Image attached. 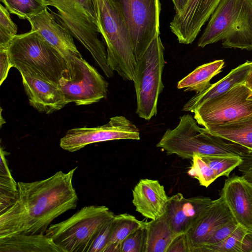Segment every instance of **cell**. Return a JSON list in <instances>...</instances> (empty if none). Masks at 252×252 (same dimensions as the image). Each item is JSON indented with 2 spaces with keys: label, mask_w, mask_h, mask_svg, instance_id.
I'll list each match as a JSON object with an SVG mask.
<instances>
[{
  "label": "cell",
  "mask_w": 252,
  "mask_h": 252,
  "mask_svg": "<svg viewBox=\"0 0 252 252\" xmlns=\"http://www.w3.org/2000/svg\"><path fill=\"white\" fill-rule=\"evenodd\" d=\"M221 0H188L181 12L175 13L169 25L178 42L191 43Z\"/></svg>",
  "instance_id": "13"
},
{
  "label": "cell",
  "mask_w": 252,
  "mask_h": 252,
  "mask_svg": "<svg viewBox=\"0 0 252 252\" xmlns=\"http://www.w3.org/2000/svg\"><path fill=\"white\" fill-rule=\"evenodd\" d=\"M67 69L58 86L67 104L76 105L95 103L107 96V82L82 56L67 60Z\"/></svg>",
  "instance_id": "9"
},
{
  "label": "cell",
  "mask_w": 252,
  "mask_h": 252,
  "mask_svg": "<svg viewBox=\"0 0 252 252\" xmlns=\"http://www.w3.org/2000/svg\"><path fill=\"white\" fill-rule=\"evenodd\" d=\"M212 202L209 197L198 196L187 198L181 193H177L169 197L165 215L175 233H186Z\"/></svg>",
  "instance_id": "16"
},
{
  "label": "cell",
  "mask_w": 252,
  "mask_h": 252,
  "mask_svg": "<svg viewBox=\"0 0 252 252\" xmlns=\"http://www.w3.org/2000/svg\"><path fill=\"white\" fill-rule=\"evenodd\" d=\"M120 8L127 27L136 61L152 41L159 36V0H113Z\"/></svg>",
  "instance_id": "10"
},
{
  "label": "cell",
  "mask_w": 252,
  "mask_h": 252,
  "mask_svg": "<svg viewBox=\"0 0 252 252\" xmlns=\"http://www.w3.org/2000/svg\"><path fill=\"white\" fill-rule=\"evenodd\" d=\"M232 219V215L221 197L213 200L209 208L186 233L190 252H195L217 229Z\"/></svg>",
  "instance_id": "18"
},
{
  "label": "cell",
  "mask_w": 252,
  "mask_h": 252,
  "mask_svg": "<svg viewBox=\"0 0 252 252\" xmlns=\"http://www.w3.org/2000/svg\"><path fill=\"white\" fill-rule=\"evenodd\" d=\"M19 72L29 102L37 111L50 114L67 104L58 85L28 72Z\"/></svg>",
  "instance_id": "15"
},
{
  "label": "cell",
  "mask_w": 252,
  "mask_h": 252,
  "mask_svg": "<svg viewBox=\"0 0 252 252\" xmlns=\"http://www.w3.org/2000/svg\"><path fill=\"white\" fill-rule=\"evenodd\" d=\"M248 231L238 224L233 232L222 241L214 245H203L195 252H242L243 239Z\"/></svg>",
  "instance_id": "28"
},
{
  "label": "cell",
  "mask_w": 252,
  "mask_h": 252,
  "mask_svg": "<svg viewBox=\"0 0 252 252\" xmlns=\"http://www.w3.org/2000/svg\"><path fill=\"white\" fill-rule=\"evenodd\" d=\"M241 157L242 161L238 166V170L242 176L252 184V153L246 154Z\"/></svg>",
  "instance_id": "36"
},
{
  "label": "cell",
  "mask_w": 252,
  "mask_h": 252,
  "mask_svg": "<svg viewBox=\"0 0 252 252\" xmlns=\"http://www.w3.org/2000/svg\"><path fill=\"white\" fill-rule=\"evenodd\" d=\"M238 224L234 219L223 224L213 233L203 245H214L222 241L233 232Z\"/></svg>",
  "instance_id": "33"
},
{
  "label": "cell",
  "mask_w": 252,
  "mask_h": 252,
  "mask_svg": "<svg viewBox=\"0 0 252 252\" xmlns=\"http://www.w3.org/2000/svg\"><path fill=\"white\" fill-rule=\"evenodd\" d=\"M12 67L58 85L67 69L65 58L37 32L16 35L8 47Z\"/></svg>",
  "instance_id": "5"
},
{
  "label": "cell",
  "mask_w": 252,
  "mask_h": 252,
  "mask_svg": "<svg viewBox=\"0 0 252 252\" xmlns=\"http://www.w3.org/2000/svg\"><path fill=\"white\" fill-rule=\"evenodd\" d=\"M251 68V62H247L239 65L218 82L196 94L184 105L183 110L193 113L205 101L224 94L238 84L244 83Z\"/></svg>",
  "instance_id": "20"
},
{
  "label": "cell",
  "mask_w": 252,
  "mask_h": 252,
  "mask_svg": "<svg viewBox=\"0 0 252 252\" xmlns=\"http://www.w3.org/2000/svg\"><path fill=\"white\" fill-rule=\"evenodd\" d=\"M9 11L0 5V49H8L12 38L17 35V27L10 18Z\"/></svg>",
  "instance_id": "31"
},
{
  "label": "cell",
  "mask_w": 252,
  "mask_h": 252,
  "mask_svg": "<svg viewBox=\"0 0 252 252\" xmlns=\"http://www.w3.org/2000/svg\"><path fill=\"white\" fill-rule=\"evenodd\" d=\"M10 13L27 19L48 9L47 0H1Z\"/></svg>",
  "instance_id": "26"
},
{
  "label": "cell",
  "mask_w": 252,
  "mask_h": 252,
  "mask_svg": "<svg viewBox=\"0 0 252 252\" xmlns=\"http://www.w3.org/2000/svg\"><path fill=\"white\" fill-rule=\"evenodd\" d=\"M114 216L105 206H85L67 219L50 225L45 234L63 252H90L102 227Z\"/></svg>",
  "instance_id": "7"
},
{
  "label": "cell",
  "mask_w": 252,
  "mask_h": 252,
  "mask_svg": "<svg viewBox=\"0 0 252 252\" xmlns=\"http://www.w3.org/2000/svg\"><path fill=\"white\" fill-rule=\"evenodd\" d=\"M220 195L237 223L252 231V184L234 174L225 180Z\"/></svg>",
  "instance_id": "14"
},
{
  "label": "cell",
  "mask_w": 252,
  "mask_h": 252,
  "mask_svg": "<svg viewBox=\"0 0 252 252\" xmlns=\"http://www.w3.org/2000/svg\"><path fill=\"white\" fill-rule=\"evenodd\" d=\"M97 26L106 45L108 64L124 79L134 81L137 61L129 31L113 0H94Z\"/></svg>",
  "instance_id": "4"
},
{
  "label": "cell",
  "mask_w": 252,
  "mask_h": 252,
  "mask_svg": "<svg viewBox=\"0 0 252 252\" xmlns=\"http://www.w3.org/2000/svg\"><path fill=\"white\" fill-rule=\"evenodd\" d=\"M242 252H252V231L245 235L242 246Z\"/></svg>",
  "instance_id": "38"
},
{
  "label": "cell",
  "mask_w": 252,
  "mask_h": 252,
  "mask_svg": "<svg viewBox=\"0 0 252 252\" xmlns=\"http://www.w3.org/2000/svg\"><path fill=\"white\" fill-rule=\"evenodd\" d=\"M194 119L205 128L230 123L252 114V91L244 83L208 100L194 111Z\"/></svg>",
  "instance_id": "11"
},
{
  "label": "cell",
  "mask_w": 252,
  "mask_h": 252,
  "mask_svg": "<svg viewBox=\"0 0 252 252\" xmlns=\"http://www.w3.org/2000/svg\"><path fill=\"white\" fill-rule=\"evenodd\" d=\"M167 252H190L186 233L181 234L176 237Z\"/></svg>",
  "instance_id": "37"
},
{
  "label": "cell",
  "mask_w": 252,
  "mask_h": 252,
  "mask_svg": "<svg viewBox=\"0 0 252 252\" xmlns=\"http://www.w3.org/2000/svg\"><path fill=\"white\" fill-rule=\"evenodd\" d=\"M251 63L252 68L247 75L244 84L252 91V62H251Z\"/></svg>",
  "instance_id": "40"
},
{
  "label": "cell",
  "mask_w": 252,
  "mask_h": 252,
  "mask_svg": "<svg viewBox=\"0 0 252 252\" xmlns=\"http://www.w3.org/2000/svg\"><path fill=\"white\" fill-rule=\"evenodd\" d=\"M132 195L136 211L143 217L155 220L165 214L169 197L158 180H140L132 190Z\"/></svg>",
  "instance_id": "19"
},
{
  "label": "cell",
  "mask_w": 252,
  "mask_h": 252,
  "mask_svg": "<svg viewBox=\"0 0 252 252\" xmlns=\"http://www.w3.org/2000/svg\"><path fill=\"white\" fill-rule=\"evenodd\" d=\"M31 30L37 32L56 48L66 60L72 57L82 56L75 45L73 36L45 9L28 19Z\"/></svg>",
  "instance_id": "17"
},
{
  "label": "cell",
  "mask_w": 252,
  "mask_h": 252,
  "mask_svg": "<svg viewBox=\"0 0 252 252\" xmlns=\"http://www.w3.org/2000/svg\"><path fill=\"white\" fill-rule=\"evenodd\" d=\"M157 146L167 155L176 154L184 159H192L195 155L241 157L249 153L242 146L200 127L189 114L181 116L175 128L167 129Z\"/></svg>",
  "instance_id": "2"
},
{
  "label": "cell",
  "mask_w": 252,
  "mask_h": 252,
  "mask_svg": "<svg viewBox=\"0 0 252 252\" xmlns=\"http://www.w3.org/2000/svg\"><path fill=\"white\" fill-rule=\"evenodd\" d=\"M173 5L175 13H179L183 10L188 0H171Z\"/></svg>",
  "instance_id": "39"
},
{
  "label": "cell",
  "mask_w": 252,
  "mask_h": 252,
  "mask_svg": "<svg viewBox=\"0 0 252 252\" xmlns=\"http://www.w3.org/2000/svg\"><path fill=\"white\" fill-rule=\"evenodd\" d=\"M137 127L123 116L111 117L107 124L94 127L74 128L67 130L60 139V146L64 150L74 152L93 143L107 141L139 140Z\"/></svg>",
  "instance_id": "12"
},
{
  "label": "cell",
  "mask_w": 252,
  "mask_h": 252,
  "mask_svg": "<svg viewBox=\"0 0 252 252\" xmlns=\"http://www.w3.org/2000/svg\"><path fill=\"white\" fill-rule=\"evenodd\" d=\"M146 224L130 234L122 243L121 252H145Z\"/></svg>",
  "instance_id": "32"
},
{
  "label": "cell",
  "mask_w": 252,
  "mask_h": 252,
  "mask_svg": "<svg viewBox=\"0 0 252 252\" xmlns=\"http://www.w3.org/2000/svg\"><path fill=\"white\" fill-rule=\"evenodd\" d=\"M222 41L225 48L252 50V0H222L210 17L198 46Z\"/></svg>",
  "instance_id": "3"
},
{
  "label": "cell",
  "mask_w": 252,
  "mask_h": 252,
  "mask_svg": "<svg viewBox=\"0 0 252 252\" xmlns=\"http://www.w3.org/2000/svg\"><path fill=\"white\" fill-rule=\"evenodd\" d=\"M146 222L139 220L127 213L115 215L111 234L103 252H121L123 242L136 230L146 225Z\"/></svg>",
  "instance_id": "25"
},
{
  "label": "cell",
  "mask_w": 252,
  "mask_h": 252,
  "mask_svg": "<svg viewBox=\"0 0 252 252\" xmlns=\"http://www.w3.org/2000/svg\"><path fill=\"white\" fill-rule=\"evenodd\" d=\"M202 159L215 171L218 177H229L231 172L242 162L240 156H202Z\"/></svg>",
  "instance_id": "29"
},
{
  "label": "cell",
  "mask_w": 252,
  "mask_h": 252,
  "mask_svg": "<svg viewBox=\"0 0 252 252\" xmlns=\"http://www.w3.org/2000/svg\"><path fill=\"white\" fill-rule=\"evenodd\" d=\"M114 216L110 219L102 227L90 252H103L111 234Z\"/></svg>",
  "instance_id": "34"
},
{
  "label": "cell",
  "mask_w": 252,
  "mask_h": 252,
  "mask_svg": "<svg viewBox=\"0 0 252 252\" xmlns=\"http://www.w3.org/2000/svg\"><path fill=\"white\" fill-rule=\"evenodd\" d=\"M8 49H0V85L7 78L9 69L12 67L8 54Z\"/></svg>",
  "instance_id": "35"
},
{
  "label": "cell",
  "mask_w": 252,
  "mask_h": 252,
  "mask_svg": "<svg viewBox=\"0 0 252 252\" xmlns=\"http://www.w3.org/2000/svg\"><path fill=\"white\" fill-rule=\"evenodd\" d=\"M17 191V183L12 177L7 160H2L0 164V213L14 202Z\"/></svg>",
  "instance_id": "27"
},
{
  "label": "cell",
  "mask_w": 252,
  "mask_h": 252,
  "mask_svg": "<svg viewBox=\"0 0 252 252\" xmlns=\"http://www.w3.org/2000/svg\"><path fill=\"white\" fill-rule=\"evenodd\" d=\"M191 159L192 165L188 173L197 179L200 186L207 188L219 178L215 171L200 156L195 155Z\"/></svg>",
  "instance_id": "30"
},
{
  "label": "cell",
  "mask_w": 252,
  "mask_h": 252,
  "mask_svg": "<svg viewBox=\"0 0 252 252\" xmlns=\"http://www.w3.org/2000/svg\"><path fill=\"white\" fill-rule=\"evenodd\" d=\"M145 252H167L174 239L179 235L174 231L167 217L147 222Z\"/></svg>",
  "instance_id": "23"
},
{
  "label": "cell",
  "mask_w": 252,
  "mask_h": 252,
  "mask_svg": "<svg viewBox=\"0 0 252 252\" xmlns=\"http://www.w3.org/2000/svg\"><path fill=\"white\" fill-rule=\"evenodd\" d=\"M77 168L40 181L18 182L14 202L0 213V238L45 234L54 220L75 209L78 197L72 180Z\"/></svg>",
  "instance_id": "1"
},
{
  "label": "cell",
  "mask_w": 252,
  "mask_h": 252,
  "mask_svg": "<svg viewBox=\"0 0 252 252\" xmlns=\"http://www.w3.org/2000/svg\"><path fill=\"white\" fill-rule=\"evenodd\" d=\"M0 252H63L45 234L15 233L0 238Z\"/></svg>",
  "instance_id": "21"
},
{
  "label": "cell",
  "mask_w": 252,
  "mask_h": 252,
  "mask_svg": "<svg viewBox=\"0 0 252 252\" xmlns=\"http://www.w3.org/2000/svg\"><path fill=\"white\" fill-rule=\"evenodd\" d=\"M206 128L210 133L241 145L252 153V114L230 123Z\"/></svg>",
  "instance_id": "22"
},
{
  "label": "cell",
  "mask_w": 252,
  "mask_h": 252,
  "mask_svg": "<svg viewBox=\"0 0 252 252\" xmlns=\"http://www.w3.org/2000/svg\"><path fill=\"white\" fill-rule=\"evenodd\" d=\"M57 10L59 22L90 52L108 78L113 70L108 64L107 51L100 40L94 0H47Z\"/></svg>",
  "instance_id": "6"
},
{
  "label": "cell",
  "mask_w": 252,
  "mask_h": 252,
  "mask_svg": "<svg viewBox=\"0 0 252 252\" xmlns=\"http://www.w3.org/2000/svg\"><path fill=\"white\" fill-rule=\"evenodd\" d=\"M224 63L223 60H220L196 67L178 83L177 88L196 94L202 92L211 85V79L221 72Z\"/></svg>",
  "instance_id": "24"
},
{
  "label": "cell",
  "mask_w": 252,
  "mask_h": 252,
  "mask_svg": "<svg viewBox=\"0 0 252 252\" xmlns=\"http://www.w3.org/2000/svg\"><path fill=\"white\" fill-rule=\"evenodd\" d=\"M164 50L160 36H158L137 61L133 81L136 113L146 120L157 114L158 98L164 88L161 77L165 63Z\"/></svg>",
  "instance_id": "8"
}]
</instances>
